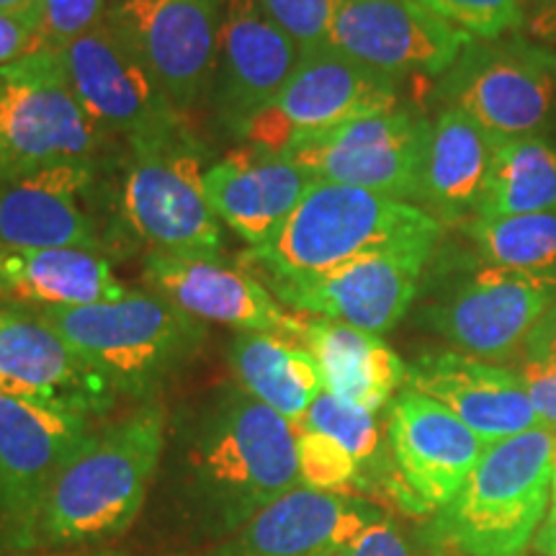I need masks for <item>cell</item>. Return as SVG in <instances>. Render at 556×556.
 <instances>
[{
	"label": "cell",
	"instance_id": "cell-22",
	"mask_svg": "<svg viewBox=\"0 0 556 556\" xmlns=\"http://www.w3.org/2000/svg\"><path fill=\"white\" fill-rule=\"evenodd\" d=\"M405 384L441 402L469 430L490 443L541 428L523 377L510 368L458 351L422 353L407 366Z\"/></svg>",
	"mask_w": 556,
	"mask_h": 556
},
{
	"label": "cell",
	"instance_id": "cell-3",
	"mask_svg": "<svg viewBox=\"0 0 556 556\" xmlns=\"http://www.w3.org/2000/svg\"><path fill=\"white\" fill-rule=\"evenodd\" d=\"M441 232V222L422 206L353 186L312 180L276 238L245 250L240 266L268 287L328 274L371 255L430 261Z\"/></svg>",
	"mask_w": 556,
	"mask_h": 556
},
{
	"label": "cell",
	"instance_id": "cell-38",
	"mask_svg": "<svg viewBox=\"0 0 556 556\" xmlns=\"http://www.w3.org/2000/svg\"><path fill=\"white\" fill-rule=\"evenodd\" d=\"M526 24L536 39L556 41V0H526Z\"/></svg>",
	"mask_w": 556,
	"mask_h": 556
},
{
	"label": "cell",
	"instance_id": "cell-17",
	"mask_svg": "<svg viewBox=\"0 0 556 556\" xmlns=\"http://www.w3.org/2000/svg\"><path fill=\"white\" fill-rule=\"evenodd\" d=\"M387 435L409 510L433 516L454 503L486 448L451 409L409 387L392 402Z\"/></svg>",
	"mask_w": 556,
	"mask_h": 556
},
{
	"label": "cell",
	"instance_id": "cell-18",
	"mask_svg": "<svg viewBox=\"0 0 556 556\" xmlns=\"http://www.w3.org/2000/svg\"><path fill=\"white\" fill-rule=\"evenodd\" d=\"M0 394L65 409L88 420L119 394L39 315L0 309Z\"/></svg>",
	"mask_w": 556,
	"mask_h": 556
},
{
	"label": "cell",
	"instance_id": "cell-32",
	"mask_svg": "<svg viewBox=\"0 0 556 556\" xmlns=\"http://www.w3.org/2000/svg\"><path fill=\"white\" fill-rule=\"evenodd\" d=\"M520 377L541 428L556 433V317L546 312L520 351Z\"/></svg>",
	"mask_w": 556,
	"mask_h": 556
},
{
	"label": "cell",
	"instance_id": "cell-11",
	"mask_svg": "<svg viewBox=\"0 0 556 556\" xmlns=\"http://www.w3.org/2000/svg\"><path fill=\"white\" fill-rule=\"evenodd\" d=\"M556 304V276L486 263L422 312L430 330L458 353L503 364L520 356L539 319Z\"/></svg>",
	"mask_w": 556,
	"mask_h": 556
},
{
	"label": "cell",
	"instance_id": "cell-1",
	"mask_svg": "<svg viewBox=\"0 0 556 556\" xmlns=\"http://www.w3.org/2000/svg\"><path fill=\"white\" fill-rule=\"evenodd\" d=\"M299 484L296 430L227 384L168 422L155 510L173 536L208 548Z\"/></svg>",
	"mask_w": 556,
	"mask_h": 556
},
{
	"label": "cell",
	"instance_id": "cell-21",
	"mask_svg": "<svg viewBox=\"0 0 556 556\" xmlns=\"http://www.w3.org/2000/svg\"><path fill=\"white\" fill-rule=\"evenodd\" d=\"M384 516L361 495L299 484L232 536L208 546L206 556H328Z\"/></svg>",
	"mask_w": 556,
	"mask_h": 556
},
{
	"label": "cell",
	"instance_id": "cell-40",
	"mask_svg": "<svg viewBox=\"0 0 556 556\" xmlns=\"http://www.w3.org/2000/svg\"><path fill=\"white\" fill-rule=\"evenodd\" d=\"M37 0H0V11H31Z\"/></svg>",
	"mask_w": 556,
	"mask_h": 556
},
{
	"label": "cell",
	"instance_id": "cell-36",
	"mask_svg": "<svg viewBox=\"0 0 556 556\" xmlns=\"http://www.w3.org/2000/svg\"><path fill=\"white\" fill-rule=\"evenodd\" d=\"M45 50L39 37L37 13L31 11H0V67L29 58Z\"/></svg>",
	"mask_w": 556,
	"mask_h": 556
},
{
	"label": "cell",
	"instance_id": "cell-46",
	"mask_svg": "<svg viewBox=\"0 0 556 556\" xmlns=\"http://www.w3.org/2000/svg\"><path fill=\"white\" fill-rule=\"evenodd\" d=\"M548 556H556V552H554V554H548Z\"/></svg>",
	"mask_w": 556,
	"mask_h": 556
},
{
	"label": "cell",
	"instance_id": "cell-41",
	"mask_svg": "<svg viewBox=\"0 0 556 556\" xmlns=\"http://www.w3.org/2000/svg\"><path fill=\"white\" fill-rule=\"evenodd\" d=\"M5 556H124V554H45V552H18V554H5Z\"/></svg>",
	"mask_w": 556,
	"mask_h": 556
},
{
	"label": "cell",
	"instance_id": "cell-39",
	"mask_svg": "<svg viewBox=\"0 0 556 556\" xmlns=\"http://www.w3.org/2000/svg\"><path fill=\"white\" fill-rule=\"evenodd\" d=\"M533 548L541 556H548L556 552V475H554V486H552V503H548V513L541 523L536 539H533Z\"/></svg>",
	"mask_w": 556,
	"mask_h": 556
},
{
	"label": "cell",
	"instance_id": "cell-5",
	"mask_svg": "<svg viewBox=\"0 0 556 556\" xmlns=\"http://www.w3.org/2000/svg\"><path fill=\"white\" fill-rule=\"evenodd\" d=\"M37 315L88 361L119 397H152L197 358L206 325L160 294H127Z\"/></svg>",
	"mask_w": 556,
	"mask_h": 556
},
{
	"label": "cell",
	"instance_id": "cell-10",
	"mask_svg": "<svg viewBox=\"0 0 556 556\" xmlns=\"http://www.w3.org/2000/svg\"><path fill=\"white\" fill-rule=\"evenodd\" d=\"M397 78L325 45L302 54L287 88L242 139L281 155L299 139L397 109Z\"/></svg>",
	"mask_w": 556,
	"mask_h": 556
},
{
	"label": "cell",
	"instance_id": "cell-30",
	"mask_svg": "<svg viewBox=\"0 0 556 556\" xmlns=\"http://www.w3.org/2000/svg\"><path fill=\"white\" fill-rule=\"evenodd\" d=\"M467 232L490 266L556 276V214L477 217L467 222Z\"/></svg>",
	"mask_w": 556,
	"mask_h": 556
},
{
	"label": "cell",
	"instance_id": "cell-19",
	"mask_svg": "<svg viewBox=\"0 0 556 556\" xmlns=\"http://www.w3.org/2000/svg\"><path fill=\"white\" fill-rule=\"evenodd\" d=\"M426 263L405 255H371L328 274L268 283L266 289L302 315L384 336L415 302Z\"/></svg>",
	"mask_w": 556,
	"mask_h": 556
},
{
	"label": "cell",
	"instance_id": "cell-6",
	"mask_svg": "<svg viewBox=\"0 0 556 556\" xmlns=\"http://www.w3.org/2000/svg\"><path fill=\"white\" fill-rule=\"evenodd\" d=\"M103 137L75 99L58 52L0 67V184L62 163H93Z\"/></svg>",
	"mask_w": 556,
	"mask_h": 556
},
{
	"label": "cell",
	"instance_id": "cell-35",
	"mask_svg": "<svg viewBox=\"0 0 556 556\" xmlns=\"http://www.w3.org/2000/svg\"><path fill=\"white\" fill-rule=\"evenodd\" d=\"M109 0H37L39 37L45 50H65L83 34L99 26L106 18Z\"/></svg>",
	"mask_w": 556,
	"mask_h": 556
},
{
	"label": "cell",
	"instance_id": "cell-16",
	"mask_svg": "<svg viewBox=\"0 0 556 556\" xmlns=\"http://www.w3.org/2000/svg\"><path fill=\"white\" fill-rule=\"evenodd\" d=\"M219 9L217 65L208 101L214 122L227 135L245 137L250 124L287 88L302 52L255 0H219Z\"/></svg>",
	"mask_w": 556,
	"mask_h": 556
},
{
	"label": "cell",
	"instance_id": "cell-27",
	"mask_svg": "<svg viewBox=\"0 0 556 556\" xmlns=\"http://www.w3.org/2000/svg\"><path fill=\"white\" fill-rule=\"evenodd\" d=\"M127 294L99 253L0 245V299L45 309L116 302Z\"/></svg>",
	"mask_w": 556,
	"mask_h": 556
},
{
	"label": "cell",
	"instance_id": "cell-33",
	"mask_svg": "<svg viewBox=\"0 0 556 556\" xmlns=\"http://www.w3.org/2000/svg\"><path fill=\"white\" fill-rule=\"evenodd\" d=\"M428 11L475 39H500L526 24V0H420Z\"/></svg>",
	"mask_w": 556,
	"mask_h": 556
},
{
	"label": "cell",
	"instance_id": "cell-8",
	"mask_svg": "<svg viewBox=\"0 0 556 556\" xmlns=\"http://www.w3.org/2000/svg\"><path fill=\"white\" fill-rule=\"evenodd\" d=\"M441 96L497 142L541 137L556 119V52L520 34L475 39L443 78Z\"/></svg>",
	"mask_w": 556,
	"mask_h": 556
},
{
	"label": "cell",
	"instance_id": "cell-42",
	"mask_svg": "<svg viewBox=\"0 0 556 556\" xmlns=\"http://www.w3.org/2000/svg\"><path fill=\"white\" fill-rule=\"evenodd\" d=\"M433 556H462V554H456L454 548H443V546H435V554Z\"/></svg>",
	"mask_w": 556,
	"mask_h": 556
},
{
	"label": "cell",
	"instance_id": "cell-45",
	"mask_svg": "<svg viewBox=\"0 0 556 556\" xmlns=\"http://www.w3.org/2000/svg\"><path fill=\"white\" fill-rule=\"evenodd\" d=\"M111 3H119V0H111Z\"/></svg>",
	"mask_w": 556,
	"mask_h": 556
},
{
	"label": "cell",
	"instance_id": "cell-23",
	"mask_svg": "<svg viewBox=\"0 0 556 556\" xmlns=\"http://www.w3.org/2000/svg\"><path fill=\"white\" fill-rule=\"evenodd\" d=\"M93 184V163H62L0 184V245L99 253L103 238L90 208Z\"/></svg>",
	"mask_w": 556,
	"mask_h": 556
},
{
	"label": "cell",
	"instance_id": "cell-9",
	"mask_svg": "<svg viewBox=\"0 0 556 556\" xmlns=\"http://www.w3.org/2000/svg\"><path fill=\"white\" fill-rule=\"evenodd\" d=\"M430 122L397 106L304 137L281 152L315 180L353 186L397 201H420Z\"/></svg>",
	"mask_w": 556,
	"mask_h": 556
},
{
	"label": "cell",
	"instance_id": "cell-43",
	"mask_svg": "<svg viewBox=\"0 0 556 556\" xmlns=\"http://www.w3.org/2000/svg\"><path fill=\"white\" fill-rule=\"evenodd\" d=\"M548 312H552V315L556 317V304H554V307H552V309H548Z\"/></svg>",
	"mask_w": 556,
	"mask_h": 556
},
{
	"label": "cell",
	"instance_id": "cell-28",
	"mask_svg": "<svg viewBox=\"0 0 556 556\" xmlns=\"http://www.w3.org/2000/svg\"><path fill=\"white\" fill-rule=\"evenodd\" d=\"M235 379L253 400L302 428L312 402L325 392L317 361L307 348L268 332H238L229 343Z\"/></svg>",
	"mask_w": 556,
	"mask_h": 556
},
{
	"label": "cell",
	"instance_id": "cell-25",
	"mask_svg": "<svg viewBox=\"0 0 556 556\" xmlns=\"http://www.w3.org/2000/svg\"><path fill=\"white\" fill-rule=\"evenodd\" d=\"M294 343L315 356L325 392L343 402L379 413L407 381V364L379 336L330 323L299 317Z\"/></svg>",
	"mask_w": 556,
	"mask_h": 556
},
{
	"label": "cell",
	"instance_id": "cell-7",
	"mask_svg": "<svg viewBox=\"0 0 556 556\" xmlns=\"http://www.w3.org/2000/svg\"><path fill=\"white\" fill-rule=\"evenodd\" d=\"M204 176V150L186 127L131 148L122 208L137 238L160 253L219 255L222 229Z\"/></svg>",
	"mask_w": 556,
	"mask_h": 556
},
{
	"label": "cell",
	"instance_id": "cell-34",
	"mask_svg": "<svg viewBox=\"0 0 556 556\" xmlns=\"http://www.w3.org/2000/svg\"><path fill=\"white\" fill-rule=\"evenodd\" d=\"M258 9L307 54L330 45V26L338 0H255Z\"/></svg>",
	"mask_w": 556,
	"mask_h": 556
},
{
	"label": "cell",
	"instance_id": "cell-13",
	"mask_svg": "<svg viewBox=\"0 0 556 556\" xmlns=\"http://www.w3.org/2000/svg\"><path fill=\"white\" fill-rule=\"evenodd\" d=\"M93 430L83 415L0 394V552H26L41 500Z\"/></svg>",
	"mask_w": 556,
	"mask_h": 556
},
{
	"label": "cell",
	"instance_id": "cell-2",
	"mask_svg": "<svg viewBox=\"0 0 556 556\" xmlns=\"http://www.w3.org/2000/svg\"><path fill=\"white\" fill-rule=\"evenodd\" d=\"M168 441V413L142 402L96 428L41 500L26 552L93 546L129 531L148 505Z\"/></svg>",
	"mask_w": 556,
	"mask_h": 556
},
{
	"label": "cell",
	"instance_id": "cell-20",
	"mask_svg": "<svg viewBox=\"0 0 556 556\" xmlns=\"http://www.w3.org/2000/svg\"><path fill=\"white\" fill-rule=\"evenodd\" d=\"M144 281L201 323H219L238 332H268L294 343L299 315H289L276 296L250 274L219 255H178L152 250Z\"/></svg>",
	"mask_w": 556,
	"mask_h": 556
},
{
	"label": "cell",
	"instance_id": "cell-4",
	"mask_svg": "<svg viewBox=\"0 0 556 556\" xmlns=\"http://www.w3.org/2000/svg\"><path fill=\"white\" fill-rule=\"evenodd\" d=\"M556 475V433L533 428L490 443L454 503L428 528L462 556H526L544 523Z\"/></svg>",
	"mask_w": 556,
	"mask_h": 556
},
{
	"label": "cell",
	"instance_id": "cell-15",
	"mask_svg": "<svg viewBox=\"0 0 556 556\" xmlns=\"http://www.w3.org/2000/svg\"><path fill=\"white\" fill-rule=\"evenodd\" d=\"M475 41L420 0H338L330 47L389 78L443 75Z\"/></svg>",
	"mask_w": 556,
	"mask_h": 556
},
{
	"label": "cell",
	"instance_id": "cell-37",
	"mask_svg": "<svg viewBox=\"0 0 556 556\" xmlns=\"http://www.w3.org/2000/svg\"><path fill=\"white\" fill-rule=\"evenodd\" d=\"M328 556H417L402 528L384 516Z\"/></svg>",
	"mask_w": 556,
	"mask_h": 556
},
{
	"label": "cell",
	"instance_id": "cell-24",
	"mask_svg": "<svg viewBox=\"0 0 556 556\" xmlns=\"http://www.w3.org/2000/svg\"><path fill=\"white\" fill-rule=\"evenodd\" d=\"M312 180L294 160L248 144L206 170L204 191L214 217L261 248L287 225Z\"/></svg>",
	"mask_w": 556,
	"mask_h": 556
},
{
	"label": "cell",
	"instance_id": "cell-12",
	"mask_svg": "<svg viewBox=\"0 0 556 556\" xmlns=\"http://www.w3.org/2000/svg\"><path fill=\"white\" fill-rule=\"evenodd\" d=\"M106 24L157 80L178 114L208 96L217 65L219 0H119Z\"/></svg>",
	"mask_w": 556,
	"mask_h": 556
},
{
	"label": "cell",
	"instance_id": "cell-31",
	"mask_svg": "<svg viewBox=\"0 0 556 556\" xmlns=\"http://www.w3.org/2000/svg\"><path fill=\"white\" fill-rule=\"evenodd\" d=\"M296 458L299 479L309 490L345 492V495H353L348 490H361L358 462L340 446L336 438L312 428H299Z\"/></svg>",
	"mask_w": 556,
	"mask_h": 556
},
{
	"label": "cell",
	"instance_id": "cell-29",
	"mask_svg": "<svg viewBox=\"0 0 556 556\" xmlns=\"http://www.w3.org/2000/svg\"><path fill=\"white\" fill-rule=\"evenodd\" d=\"M520 214H556V144L546 137L500 139L495 148L477 217Z\"/></svg>",
	"mask_w": 556,
	"mask_h": 556
},
{
	"label": "cell",
	"instance_id": "cell-44",
	"mask_svg": "<svg viewBox=\"0 0 556 556\" xmlns=\"http://www.w3.org/2000/svg\"><path fill=\"white\" fill-rule=\"evenodd\" d=\"M160 556H180V554H160Z\"/></svg>",
	"mask_w": 556,
	"mask_h": 556
},
{
	"label": "cell",
	"instance_id": "cell-26",
	"mask_svg": "<svg viewBox=\"0 0 556 556\" xmlns=\"http://www.w3.org/2000/svg\"><path fill=\"white\" fill-rule=\"evenodd\" d=\"M495 148L497 139L479 127L467 111L446 106L438 114L430 124L420 191V201L438 222L477 217Z\"/></svg>",
	"mask_w": 556,
	"mask_h": 556
},
{
	"label": "cell",
	"instance_id": "cell-14",
	"mask_svg": "<svg viewBox=\"0 0 556 556\" xmlns=\"http://www.w3.org/2000/svg\"><path fill=\"white\" fill-rule=\"evenodd\" d=\"M58 54L75 99L103 131L124 135L137 148L184 127L168 96L106 18Z\"/></svg>",
	"mask_w": 556,
	"mask_h": 556
}]
</instances>
